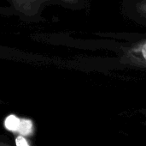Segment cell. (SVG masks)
I'll use <instances>...</instances> for the list:
<instances>
[{
  "label": "cell",
  "instance_id": "obj_1",
  "mask_svg": "<svg viewBox=\"0 0 146 146\" xmlns=\"http://www.w3.org/2000/svg\"><path fill=\"white\" fill-rule=\"evenodd\" d=\"M123 59L131 66L146 69V40H139L126 48Z\"/></svg>",
  "mask_w": 146,
  "mask_h": 146
},
{
  "label": "cell",
  "instance_id": "obj_2",
  "mask_svg": "<svg viewBox=\"0 0 146 146\" xmlns=\"http://www.w3.org/2000/svg\"><path fill=\"white\" fill-rule=\"evenodd\" d=\"M42 1H44V0H12L15 8L18 9L20 11L26 13V14L34 12L35 5ZM62 1L68 2V3L75 2V0H62Z\"/></svg>",
  "mask_w": 146,
  "mask_h": 146
},
{
  "label": "cell",
  "instance_id": "obj_3",
  "mask_svg": "<svg viewBox=\"0 0 146 146\" xmlns=\"http://www.w3.org/2000/svg\"><path fill=\"white\" fill-rule=\"evenodd\" d=\"M15 133H20L21 135H30L33 133V124L30 120H20L19 126Z\"/></svg>",
  "mask_w": 146,
  "mask_h": 146
},
{
  "label": "cell",
  "instance_id": "obj_4",
  "mask_svg": "<svg viewBox=\"0 0 146 146\" xmlns=\"http://www.w3.org/2000/svg\"><path fill=\"white\" fill-rule=\"evenodd\" d=\"M136 10L139 14V15L146 19V1H142L137 3Z\"/></svg>",
  "mask_w": 146,
  "mask_h": 146
},
{
  "label": "cell",
  "instance_id": "obj_5",
  "mask_svg": "<svg viewBox=\"0 0 146 146\" xmlns=\"http://www.w3.org/2000/svg\"><path fill=\"white\" fill-rule=\"evenodd\" d=\"M145 114H146V110H145Z\"/></svg>",
  "mask_w": 146,
  "mask_h": 146
}]
</instances>
